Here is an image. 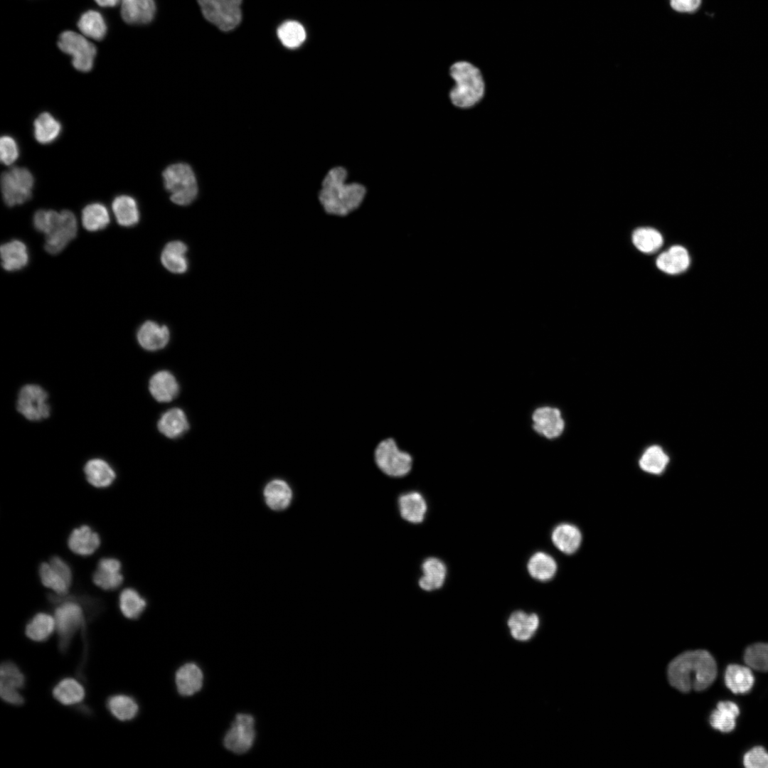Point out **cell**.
Listing matches in <instances>:
<instances>
[{"label":"cell","mask_w":768,"mask_h":768,"mask_svg":"<svg viewBox=\"0 0 768 768\" xmlns=\"http://www.w3.org/2000/svg\"><path fill=\"white\" fill-rule=\"evenodd\" d=\"M724 681L727 688L733 693L745 694L751 690L754 677L750 667L730 664L725 671Z\"/></svg>","instance_id":"7402d4cb"},{"label":"cell","mask_w":768,"mask_h":768,"mask_svg":"<svg viewBox=\"0 0 768 768\" xmlns=\"http://www.w3.org/2000/svg\"><path fill=\"white\" fill-rule=\"evenodd\" d=\"M346 169L341 166L331 169L326 175L319 199L328 214L346 216L362 203L365 187L358 183H346Z\"/></svg>","instance_id":"3957f363"},{"label":"cell","mask_w":768,"mask_h":768,"mask_svg":"<svg viewBox=\"0 0 768 768\" xmlns=\"http://www.w3.org/2000/svg\"><path fill=\"white\" fill-rule=\"evenodd\" d=\"M61 131L60 122L48 112L41 113L34 120V137L40 144H48L55 142Z\"/></svg>","instance_id":"d590c367"},{"label":"cell","mask_w":768,"mask_h":768,"mask_svg":"<svg viewBox=\"0 0 768 768\" xmlns=\"http://www.w3.org/2000/svg\"><path fill=\"white\" fill-rule=\"evenodd\" d=\"M55 629L54 617L46 612H38L28 620L25 626V635L36 643L46 641Z\"/></svg>","instance_id":"1f68e13d"},{"label":"cell","mask_w":768,"mask_h":768,"mask_svg":"<svg viewBox=\"0 0 768 768\" xmlns=\"http://www.w3.org/2000/svg\"><path fill=\"white\" fill-rule=\"evenodd\" d=\"M121 613L128 619L136 620L146 607V601L133 588L123 590L119 597Z\"/></svg>","instance_id":"f35d334b"},{"label":"cell","mask_w":768,"mask_h":768,"mask_svg":"<svg viewBox=\"0 0 768 768\" xmlns=\"http://www.w3.org/2000/svg\"><path fill=\"white\" fill-rule=\"evenodd\" d=\"M38 573L41 581L45 587L50 588L58 595L63 596L68 594L70 585L49 562L41 563Z\"/></svg>","instance_id":"ee69618b"},{"label":"cell","mask_w":768,"mask_h":768,"mask_svg":"<svg viewBox=\"0 0 768 768\" xmlns=\"http://www.w3.org/2000/svg\"><path fill=\"white\" fill-rule=\"evenodd\" d=\"M149 390L156 401L168 402L177 396L179 385L174 375L164 370L156 372L151 377Z\"/></svg>","instance_id":"ac0fdd59"},{"label":"cell","mask_w":768,"mask_h":768,"mask_svg":"<svg viewBox=\"0 0 768 768\" xmlns=\"http://www.w3.org/2000/svg\"><path fill=\"white\" fill-rule=\"evenodd\" d=\"M255 734L253 717L238 714L224 737V746L234 753L243 754L252 746Z\"/></svg>","instance_id":"7c38bea8"},{"label":"cell","mask_w":768,"mask_h":768,"mask_svg":"<svg viewBox=\"0 0 768 768\" xmlns=\"http://www.w3.org/2000/svg\"><path fill=\"white\" fill-rule=\"evenodd\" d=\"M68 545L73 553L87 556L94 553L99 548L100 538L90 526L82 525L73 530L69 535Z\"/></svg>","instance_id":"d6986e66"},{"label":"cell","mask_w":768,"mask_h":768,"mask_svg":"<svg viewBox=\"0 0 768 768\" xmlns=\"http://www.w3.org/2000/svg\"><path fill=\"white\" fill-rule=\"evenodd\" d=\"M532 420L535 431L548 439L558 437L565 428L560 411L550 406L536 409L533 413Z\"/></svg>","instance_id":"4fadbf2b"},{"label":"cell","mask_w":768,"mask_h":768,"mask_svg":"<svg viewBox=\"0 0 768 768\" xmlns=\"http://www.w3.org/2000/svg\"><path fill=\"white\" fill-rule=\"evenodd\" d=\"M508 626L511 636L515 639L521 641H528L538 629L539 618L535 614L517 611L510 616Z\"/></svg>","instance_id":"f1b7e54d"},{"label":"cell","mask_w":768,"mask_h":768,"mask_svg":"<svg viewBox=\"0 0 768 768\" xmlns=\"http://www.w3.org/2000/svg\"><path fill=\"white\" fill-rule=\"evenodd\" d=\"M744 660L754 670L768 671V643L758 642L750 645L745 649Z\"/></svg>","instance_id":"f6af8a7d"},{"label":"cell","mask_w":768,"mask_h":768,"mask_svg":"<svg viewBox=\"0 0 768 768\" xmlns=\"http://www.w3.org/2000/svg\"><path fill=\"white\" fill-rule=\"evenodd\" d=\"M265 502L274 511L286 509L292 499L289 485L282 479H275L267 484L263 491Z\"/></svg>","instance_id":"83f0119b"},{"label":"cell","mask_w":768,"mask_h":768,"mask_svg":"<svg viewBox=\"0 0 768 768\" xmlns=\"http://www.w3.org/2000/svg\"><path fill=\"white\" fill-rule=\"evenodd\" d=\"M82 224L89 231H97L106 228L110 223L107 207L100 203L87 205L82 211Z\"/></svg>","instance_id":"60d3db41"},{"label":"cell","mask_w":768,"mask_h":768,"mask_svg":"<svg viewBox=\"0 0 768 768\" xmlns=\"http://www.w3.org/2000/svg\"><path fill=\"white\" fill-rule=\"evenodd\" d=\"M48 394L41 386L27 384L18 395L17 410L31 421H40L49 417L50 407L47 402Z\"/></svg>","instance_id":"8fae6325"},{"label":"cell","mask_w":768,"mask_h":768,"mask_svg":"<svg viewBox=\"0 0 768 768\" xmlns=\"http://www.w3.org/2000/svg\"><path fill=\"white\" fill-rule=\"evenodd\" d=\"M203 16L223 31L234 29L241 21L242 0H197Z\"/></svg>","instance_id":"9c48e42d"},{"label":"cell","mask_w":768,"mask_h":768,"mask_svg":"<svg viewBox=\"0 0 768 768\" xmlns=\"http://www.w3.org/2000/svg\"><path fill=\"white\" fill-rule=\"evenodd\" d=\"M121 562L114 558H103L97 563L92 575L93 582L104 590L112 591L122 585Z\"/></svg>","instance_id":"5bb4252c"},{"label":"cell","mask_w":768,"mask_h":768,"mask_svg":"<svg viewBox=\"0 0 768 768\" xmlns=\"http://www.w3.org/2000/svg\"><path fill=\"white\" fill-rule=\"evenodd\" d=\"M375 461L378 468L385 474L393 477H402L412 469L411 455L399 449L392 438L381 441L375 450Z\"/></svg>","instance_id":"ba28073f"},{"label":"cell","mask_w":768,"mask_h":768,"mask_svg":"<svg viewBox=\"0 0 768 768\" xmlns=\"http://www.w3.org/2000/svg\"><path fill=\"white\" fill-rule=\"evenodd\" d=\"M162 177L164 186L174 203L186 206L196 198L197 181L189 165L183 163L170 165L164 171Z\"/></svg>","instance_id":"8992f818"},{"label":"cell","mask_w":768,"mask_h":768,"mask_svg":"<svg viewBox=\"0 0 768 768\" xmlns=\"http://www.w3.org/2000/svg\"><path fill=\"white\" fill-rule=\"evenodd\" d=\"M157 428L166 437L175 439L188 431L189 423L183 410L174 407L161 416L157 422Z\"/></svg>","instance_id":"484cf974"},{"label":"cell","mask_w":768,"mask_h":768,"mask_svg":"<svg viewBox=\"0 0 768 768\" xmlns=\"http://www.w3.org/2000/svg\"><path fill=\"white\" fill-rule=\"evenodd\" d=\"M33 222L34 228L46 235L45 249L50 254L60 252L77 235L78 221L70 210H38Z\"/></svg>","instance_id":"5b68a950"},{"label":"cell","mask_w":768,"mask_h":768,"mask_svg":"<svg viewBox=\"0 0 768 768\" xmlns=\"http://www.w3.org/2000/svg\"><path fill=\"white\" fill-rule=\"evenodd\" d=\"M87 481L97 488H106L115 479L116 474L111 466L101 459L89 460L84 466Z\"/></svg>","instance_id":"836d02e7"},{"label":"cell","mask_w":768,"mask_h":768,"mask_svg":"<svg viewBox=\"0 0 768 768\" xmlns=\"http://www.w3.org/2000/svg\"><path fill=\"white\" fill-rule=\"evenodd\" d=\"M717 673L715 658L708 651L701 649L678 655L667 669L670 684L683 693L707 689L715 681Z\"/></svg>","instance_id":"7a4b0ae2"},{"label":"cell","mask_w":768,"mask_h":768,"mask_svg":"<svg viewBox=\"0 0 768 768\" xmlns=\"http://www.w3.org/2000/svg\"><path fill=\"white\" fill-rule=\"evenodd\" d=\"M48 597L55 604L53 617L58 636V649L62 654H65L78 631L82 632L85 639L87 619L91 620L96 617L102 607L97 599L87 597L50 594Z\"/></svg>","instance_id":"6da1fadb"},{"label":"cell","mask_w":768,"mask_h":768,"mask_svg":"<svg viewBox=\"0 0 768 768\" xmlns=\"http://www.w3.org/2000/svg\"><path fill=\"white\" fill-rule=\"evenodd\" d=\"M632 242L641 252L646 254L656 252L662 246L663 238L657 230L644 227L636 228L632 233Z\"/></svg>","instance_id":"b9f144b4"},{"label":"cell","mask_w":768,"mask_h":768,"mask_svg":"<svg viewBox=\"0 0 768 768\" xmlns=\"http://www.w3.org/2000/svg\"><path fill=\"white\" fill-rule=\"evenodd\" d=\"M0 683L21 690L25 686L26 677L15 663L5 661L0 666Z\"/></svg>","instance_id":"bcb514c9"},{"label":"cell","mask_w":768,"mask_h":768,"mask_svg":"<svg viewBox=\"0 0 768 768\" xmlns=\"http://www.w3.org/2000/svg\"><path fill=\"white\" fill-rule=\"evenodd\" d=\"M175 680L178 693L182 695L189 696L201 690L203 675L196 664L187 663L178 669Z\"/></svg>","instance_id":"603a6c76"},{"label":"cell","mask_w":768,"mask_h":768,"mask_svg":"<svg viewBox=\"0 0 768 768\" xmlns=\"http://www.w3.org/2000/svg\"><path fill=\"white\" fill-rule=\"evenodd\" d=\"M552 540L555 546L565 554L575 553L580 546L582 534L579 528L571 523H561L557 526L552 533Z\"/></svg>","instance_id":"f546056e"},{"label":"cell","mask_w":768,"mask_h":768,"mask_svg":"<svg viewBox=\"0 0 768 768\" xmlns=\"http://www.w3.org/2000/svg\"><path fill=\"white\" fill-rule=\"evenodd\" d=\"M106 708L109 713L119 721L129 722L137 718L139 706L136 699L125 693H116L110 695L106 700Z\"/></svg>","instance_id":"44dd1931"},{"label":"cell","mask_w":768,"mask_h":768,"mask_svg":"<svg viewBox=\"0 0 768 768\" xmlns=\"http://www.w3.org/2000/svg\"><path fill=\"white\" fill-rule=\"evenodd\" d=\"M398 504L403 519L412 523L422 522L427 512V503L420 493L411 491L401 495Z\"/></svg>","instance_id":"4dcf8cb0"},{"label":"cell","mask_w":768,"mask_h":768,"mask_svg":"<svg viewBox=\"0 0 768 768\" xmlns=\"http://www.w3.org/2000/svg\"><path fill=\"white\" fill-rule=\"evenodd\" d=\"M77 26L85 36L95 41H101L107 33V25L102 14L93 10L83 13Z\"/></svg>","instance_id":"ab89813d"},{"label":"cell","mask_w":768,"mask_h":768,"mask_svg":"<svg viewBox=\"0 0 768 768\" xmlns=\"http://www.w3.org/2000/svg\"><path fill=\"white\" fill-rule=\"evenodd\" d=\"M740 713V708L735 703L731 700L719 701L710 715L709 722L715 730L730 732L735 729Z\"/></svg>","instance_id":"cb8c5ba5"},{"label":"cell","mask_w":768,"mask_h":768,"mask_svg":"<svg viewBox=\"0 0 768 768\" xmlns=\"http://www.w3.org/2000/svg\"><path fill=\"white\" fill-rule=\"evenodd\" d=\"M277 34L284 46L295 49L305 41L306 33L304 27L296 21H287L277 28Z\"/></svg>","instance_id":"7bdbcfd3"},{"label":"cell","mask_w":768,"mask_h":768,"mask_svg":"<svg viewBox=\"0 0 768 768\" xmlns=\"http://www.w3.org/2000/svg\"><path fill=\"white\" fill-rule=\"evenodd\" d=\"M453 81L449 92L451 104L461 110H469L480 103L486 94V82L482 71L466 60L453 63L449 68Z\"/></svg>","instance_id":"277c9868"},{"label":"cell","mask_w":768,"mask_h":768,"mask_svg":"<svg viewBox=\"0 0 768 768\" xmlns=\"http://www.w3.org/2000/svg\"><path fill=\"white\" fill-rule=\"evenodd\" d=\"M656 264L662 272L669 274H677L685 272L688 268L690 257L684 247L673 245L658 256Z\"/></svg>","instance_id":"ffe728a7"},{"label":"cell","mask_w":768,"mask_h":768,"mask_svg":"<svg viewBox=\"0 0 768 768\" xmlns=\"http://www.w3.org/2000/svg\"><path fill=\"white\" fill-rule=\"evenodd\" d=\"M0 696L6 703L14 706H21L25 702L20 690L1 683H0Z\"/></svg>","instance_id":"681fc988"},{"label":"cell","mask_w":768,"mask_h":768,"mask_svg":"<svg viewBox=\"0 0 768 768\" xmlns=\"http://www.w3.org/2000/svg\"><path fill=\"white\" fill-rule=\"evenodd\" d=\"M0 252L1 265L6 271L19 270L28 262L27 247L21 240H13L3 244Z\"/></svg>","instance_id":"d4e9b609"},{"label":"cell","mask_w":768,"mask_h":768,"mask_svg":"<svg viewBox=\"0 0 768 768\" xmlns=\"http://www.w3.org/2000/svg\"><path fill=\"white\" fill-rule=\"evenodd\" d=\"M155 12L154 0H121V16L128 24L149 23Z\"/></svg>","instance_id":"e0dca14e"},{"label":"cell","mask_w":768,"mask_h":768,"mask_svg":"<svg viewBox=\"0 0 768 768\" xmlns=\"http://www.w3.org/2000/svg\"><path fill=\"white\" fill-rule=\"evenodd\" d=\"M529 574L534 579L548 581L553 577L557 571V564L550 555L538 552L533 554L527 565Z\"/></svg>","instance_id":"74e56055"},{"label":"cell","mask_w":768,"mask_h":768,"mask_svg":"<svg viewBox=\"0 0 768 768\" xmlns=\"http://www.w3.org/2000/svg\"><path fill=\"white\" fill-rule=\"evenodd\" d=\"M701 0H670L671 7L679 12H693L700 6Z\"/></svg>","instance_id":"816d5d0a"},{"label":"cell","mask_w":768,"mask_h":768,"mask_svg":"<svg viewBox=\"0 0 768 768\" xmlns=\"http://www.w3.org/2000/svg\"><path fill=\"white\" fill-rule=\"evenodd\" d=\"M58 48L72 56L73 67L83 73L91 70L97 53L96 47L83 36L72 31L61 33L58 41Z\"/></svg>","instance_id":"30bf717a"},{"label":"cell","mask_w":768,"mask_h":768,"mask_svg":"<svg viewBox=\"0 0 768 768\" xmlns=\"http://www.w3.org/2000/svg\"><path fill=\"white\" fill-rule=\"evenodd\" d=\"M51 693L56 701L65 706L79 705L86 697L83 684L73 677L59 680L53 687Z\"/></svg>","instance_id":"2e32d148"},{"label":"cell","mask_w":768,"mask_h":768,"mask_svg":"<svg viewBox=\"0 0 768 768\" xmlns=\"http://www.w3.org/2000/svg\"><path fill=\"white\" fill-rule=\"evenodd\" d=\"M137 337L139 345L144 349L154 351L167 345L170 339V332L165 325L146 321L139 327Z\"/></svg>","instance_id":"9a60e30c"},{"label":"cell","mask_w":768,"mask_h":768,"mask_svg":"<svg viewBox=\"0 0 768 768\" xmlns=\"http://www.w3.org/2000/svg\"><path fill=\"white\" fill-rule=\"evenodd\" d=\"M33 186V176L26 168L15 166L1 174L2 198L8 206L21 205L29 200Z\"/></svg>","instance_id":"52a82bcc"},{"label":"cell","mask_w":768,"mask_h":768,"mask_svg":"<svg viewBox=\"0 0 768 768\" xmlns=\"http://www.w3.org/2000/svg\"><path fill=\"white\" fill-rule=\"evenodd\" d=\"M669 462V457L659 445H651L641 454L639 464L640 468L649 474H661Z\"/></svg>","instance_id":"8d00e7d4"},{"label":"cell","mask_w":768,"mask_h":768,"mask_svg":"<svg viewBox=\"0 0 768 768\" xmlns=\"http://www.w3.org/2000/svg\"><path fill=\"white\" fill-rule=\"evenodd\" d=\"M49 563L71 585L73 573L68 564L58 556L52 557Z\"/></svg>","instance_id":"f907efd6"},{"label":"cell","mask_w":768,"mask_h":768,"mask_svg":"<svg viewBox=\"0 0 768 768\" xmlns=\"http://www.w3.org/2000/svg\"><path fill=\"white\" fill-rule=\"evenodd\" d=\"M743 764L747 768H768V752L762 746L751 748L744 754Z\"/></svg>","instance_id":"c3c4849f"},{"label":"cell","mask_w":768,"mask_h":768,"mask_svg":"<svg viewBox=\"0 0 768 768\" xmlns=\"http://www.w3.org/2000/svg\"><path fill=\"white\" fill-rule=\"evenodd\" d=\"M19 149L16 141L11 136L4 135L0 139V159L3 164L10 166L18 158Z\"/></svg>","instance_id":"7dc6e473"},{"label":"cell","mask_w":768,"mask_h":768,"mask_svg":"<svg viewBox=\"0 0 768 768\" xmlns=\"http://www.w3.org/2000/svg\"><path fill=\"white\" fill-rule=\"evenodd\" d=\"M112 208L117 222L122 226L131 227L139 220V210L136 200L128 195L115 197Z\"/></svg>","instance_id":"e575fe53"},{"label":"cell","mask_w":768,"mask_h":768,"mask_svg":"<svg viewBox=\"0 0 768 768\" xmlns=\"http://www.w3.org/2000/svg\"><path fill=\"white\" fill-rule=\"evenodd\" d=\"M187 252L188 247L185 243L179 240L171 241L166 245L161 252V263L173 273H184L188 267Z\"/></svg>","instance_id":"4316f807"},{"label":"cell","mask_w":768,"mask_h":768,"mask_svg":"<svg viewBox=\"0 0 768 768\" xmlns=\"http://www.w3.org/2000/svg\"><path fill=\"white\" fill-rule=\"evenodd\" d=\"M422 576L419 586L425 591L440 588L444 582L447 569L445 565L436 558H427L422 565Z\"/></svg>","instance_id":"d6a6232c"},{"label":"cell","mask_w":768,"mask_h":768,"mask_svg":"<svg viewBox=\"0 0 768 768\" xmlns=\"http://www.w3.org/2000/svg\"><path fill=\"white\" fill-rule=\"evenodd\" d=\"M100 6H115L121 0H95Z\"/></svg>","instance_id":"f5cc1de1"}]
</instances>
